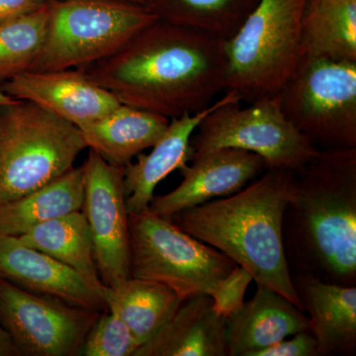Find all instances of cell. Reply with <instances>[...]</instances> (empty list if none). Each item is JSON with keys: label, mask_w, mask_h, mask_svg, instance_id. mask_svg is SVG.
Listing matches in <instances>:
<instances>
[{"label": "cell", "mask_w": 356, "mask_h": 356, "mask_svg": "<svg viewBox=\"0 0 356 356\" xmlns=\"http://www.w3.org/2000/svg\"><path fill=\"white\" fill-rule=\"evenodd\" d=\"M225 41L156 20L109 57L76 70L122 104L177 118L207 108L226 89Z\"/></svg>", "instance_id": "1"}, {"label": "cell", "mask_w": 356, "mask_h": 356, "mask_svg": "<svg viewBox=\"0 0 356 356\" xmlns=\"http://www.w3.org/2000/svg\"><path fill=\"white\" fill-rule=\"evenodd\" d=\"M282 238L290 273L356 286V147L320 149L294 172Z\"/></svg>", "instance_id": "2"}, {"label": "cell", "mask_w": 356, "mask_h": 356, "mask_svg": "<svg viewBox=\"0 0 356 356\" xmlns=\"http://www.w3.org/2000/svg\"><path fill=\"white\" fill-rule=\"evenodd\" d=\"M293 175L292 170L266 168L233 195L181 211L170 220L247 269L255 283L280 293L304 311L293 286L282 238L283 212Z\"/></svg>", "instance_id": "3"}, {"label": "cell", "mask_w": 356, "mask_h": 356, "mask_svg": "<svg viewBox=\"0 0 356 356\" xmlns=\"http://www.w3.org/2000/svg\"><path fill=\"white\" fill-rule=\"evenodd\" d=\"M307 0H259L225 41L226 89L252 103L280 92L304 57L302 16Z\"/></svg>", "instance_id": "4"}, {"label": "cell", "mask_w": 356, "mask_h": 356, "mask_svg": "<svg viewBox=\"0 0 356 356\" xmlns=\"http://www.w3.org/2000/svg\"><path fill=\"white\" fill-rule=\"evenodd\" d=\"M86 146L74 124L27 100L0 106V204L69 172Z\"/></svg>", "instance_id": "5"}, {"label": "cell", "mask_w": 356, "mask_h": 356, "mask_svg": "<svg viewBox=\"0 0 356 356\" xmlns=\"http://www.w3.org/2000/svg\"><path fill=\"white\" fill-rule=\"evenodd\" d=\"M156 20L147 7L128 0H49L46 39L30 72L93 64Z\"/></svg>", "instance_id": "6"}, {"label": "cell", "mask_w": 356, "mask_h": 356, "mask_svg": "<svg viewBox=\"0 0 356 356\" xmlns=\"http://www.w3.org/2000/svg\"><path fill=\"white\" fill-rule=\"evenodd\" d=\"M277 96L287 120L317 149L356 147V62L304 56Z\"/></svg>", "instance_id": "7"}, {"label": "cell", "mask_w": 356, "mask_h": 356, "mask_svg": "<svg viewBox=\"0 0 356 356\" xmlns=\"http://www.w3.org/2000/svg\"><path fill=\"white\" fill-rule=\"evenodd\" d=\"M131 277L156 281L182 299L206 293L238 264L147 208L129 214Z\"/></svg>", "instance_id": "8"}, {"label": "cell", "mask_w": 356, "mask_h": 356, "mask_svg": "<svg viewBox=\"0 0 356 356\" xmlns=\"http://www.w3.org/2000/svg\"><path fill=\"white\" fill-rule=\"evenodd\" d=\"M191 140V156L221 147L259 154L267 168L297 172L320 149L287 120L278 96L262 98L248 106L229 102L208 114Z\"/></svg>", "instance_id": "9"}, {"label": "cell", "mask_w": 356, "mask_h": 356, "mask_svg": "<svg viewBox=\"0 0 356 356\" xmlns=\"http://www.w3.org/2000/svg\"><path fill=\"white\" fill-rule=\"evenodd\" d=\"M100 313L27 291L0 278V324L20 355H81Z\"/></svg>", "instance_id": "10"}, {"label": "cell", "mask_w": 356, "mask_h": 356, "mask_svg": "<svg viewBox=\"0 0 356 356\" xmlns=\"http://www.w3.org/2000/svg\"><path fill=\"white\" fill-rule=\"evenodd\" d=\"M83 166V211L92 238L96 266L103 284L115 287L131 277L125 166L111 165L93 149Z\"/></svg>", "instance_id": "11"}, {"label": "cell", "mask_w": 356, "mask_h": 356, "mask_svg": "<svg viewBox=\"0 0 356 356\" xmlns=\"http://www.w3.org/2000/svg\"><path fill=\"white\" fill-rule=\"evenodd\" d=\"M192 165L180 168L184 180L175 191L154 196L149 209L170 219L181 211L218 197L233 195L266 170L259 154L221 147L192 156Z\"/></svg>", "instance_id": "12"}, {"label": "cell", "mask_w": 356, "mask_h": 356, "mask_svg": "<svg viewBox=\"0 0 356 356\" xmlns=\"http://www.w3.org/2000/svg\"><path fill=\"white\" fill-rule=\"evenodd\" d=\"M0 86L11 97L35 103L76 127L106 116L122 104L113 93L76 69L29 70Z\"/></svg>", "instance_id": "13"}, {"label": "cell", "mask_w": 356, "mask_h": 356, "mask_svg": "<svg viewBox=\"0 0 356 356\" xmlns=\"http://www.w3.org/2000/svg\"><path fill=\"white\" fill-rule=\"evenodd\" d=\"M0 278L27 291L62 300L88 310L102 312L103 295L74 269L21 242L18 236L0 233Z\"/></svg>", "instance_id": "14"}, {"label": "cell", "mask_w": 356, "mask_h": 356, "mask_svg": "<svg viewBox=\"0 0 356 356\" xmlns=\"http://www.w3.org/2000/svg\"><path fill=\"white\" fill-rule=\"evenodd\" d=\"M229 102H242L234 91H226L221 99L195 114H184L170 120L165 132L154 145L151 153L140 154L135 163L124 168V191L129 214L149 207L156 185L191 161V140L199 124L211 112Z\"/></svg>", "instance_id": "15"}, {"label": "cell", "mask_w": 356, "mask_h": 356, "mask_svg": "<svg viewBox=\"0 0 356 356\" xmlns=\"http://www.w3.org/2000/svg\"><path fill=\"white\" fill-rule=\"evenodd\" d=\"M291 277L304 311L308 313L318 356H355L356 286L325 282L306 273H292Z\"/></svg>", "instance_id": "16"}, {"label": "cell", "mask_w": 356, "mask_h": 356, "mask_svg": "<svg viewBox=\"0 0 356 356\" xmlns=\"http://www.w3.org/2000/svg\"><path fill=\"white\" fill-rule=\"evenodd\" d=\"M228 320L198 293L182 300L168 322L134 356H228Z\"/></svg>", "instance_id": "17"}, {"label": "cell", "mask_w": 356, "mask_h": 356, "mask_svg": "<svg viewBox=\"0 0 356 356\" xmlns=\"http://www.w3.org/2000/svg\"><path fill=\"white\" fill-rule=\"evenodd\" d=\"M310 330L305 312L270 288L257 283V291L228 318V356H250L297 332Z\"/></svg>", "instance_id": "18"}, {"label": "cell", "mask_w": 356, "mask_h": 356, "mask_svg": "<svg viewBox=\"0 0 356 356\" xmlns=\"http://www.w3.org/2000/svg\"><path fill=\"white\" fill-rule=\"evenodd\" d=\"M170 119L121 104L111 113L79 126L86 146L109 163L126 166L165 132Z\"/></svg>", "instance_id": "19"}, {"label": "cell", "mask_w": 356, "mask_h": 356, "mask_svg": "<svg viewBox=\"0 0 356 356\" xmlns=\"http://www.w3.org/2000/svg\"><path fill=\"white\" fill-rule=\"evenodd\" d=\"M103 297L107 308L127 325L138 348L161 329L184 300L168 285L134 277L105 286Z\"/></svg>", "instance_id": "20"}, {"label": "cell", "mask_w": 356, "mask_h": 356, "mask_svg": "<svg viewBox=\"0 0 356 356\" xmlns=\"http://www.w3.org/2000/svg\"><path fill=\"white\" fill-rule=\"evenodd\" d=\"M83 166L72 168L62 177L31 193L0 204V233L19 236L50 220L83 210Z\"/></svg>", "instance_id": "21"}, {"label": "cell", "mask_w": 356, "mask_h": 356, "mask_svg": "<svg viewBox=\"0 0 356 356\" xmlns=\"http://www.w3.org/2000/svg\"><path fill=\"white\" fill-rule=\"evenodd\" d=\"M18 238L74 269L103 295L105 285L96 266L92 238L83 210L42 222Z\"/></svg>", "instance_id": "22"}, {"label": "cell", "mask_w": 356, "mask_h": 356, "mask_svg": "<svg viewBox=\"0 0 356 356\" xmlns=\"http://www.w3.org/2000/svg\"><path fill=\"white\" fill-rule=\"evenodd\" d=\"M304 56L356 62V0H307Z\"/></svg>", "instance_id": "23"}, {"label": "cell", "mask_w": 356, "mask_h": 356, "mask_svg": "<svg viewBox=\"0 0 356 356\" xmlns=\"http://www.w3.org/2000/svg\"><path fill=\"white\" fill-rule=\"evenodd\" d=\"M259 0H147L159 20L184 26L222 40L232 38Z\"/></svg>", "instance_id": "24"}, {"label": "cell", "mask_w": 356, "mask_h": 356, "mask_svg": "<svg viewBox=\"0 0 356 356\" xmlns=\"http://www.w3.org/2000/svg\"><path fill=\"white\" fill-rule=\"evenodd\" d=\"M49 22V1L38 10L0 23V83L28 72L36 62Z\"/></svg>", "instance_id": "25"}, {"label": "cell", "mask_w": 356, "mask_h": 356, "mask_svg": "<svg viewBox=\"0 0 356 356\" xmlns=\"http://www.w3.org/2000/svg\"><path fill=\"white\" fill-rule=\"evenodd\" d=\"M138 344L116 313L102 311L84 341L81 355L134 356Z\"/></svg>", "instance_id": "26"}, {"label": "cell", "mask_w": 356, "mask_h": 356, "mask_svg": "<svg viewBox=\"0 0 356 356\" xmlns=\"http://www.w3.org/2000/svg\"><path fill=\"white\" fill-rule=\"evenodd\" d=\"M254 281L252 274L243 266L235 268L218 282L208 295L212 297L213 308L218 315L225 318L233 317L245 303V295L248 285Z\"/></svg>", "instance_id": "27"}, {"label": "cell", "mask_w": 356, "mask_h": 356, "mask_svg": "<svg viewBox=\"0 0 356 356\" xmlns=\"http://www.w3.org/2000/svg\"><path fill=\"white\" fill-rule=\"evenodd\" d=\"M250 356H318L317 339L310 330L297 332L290 339L255 351Z\"/></svg>", "instance_id": "28"}, {"label": "cell", "mask_w": 356, "mask_h": 356, "mask_svg": "<svg viewBox=\"0 0 356 356\" xmlns=\"http://www.w3.org/2000/svg\"><path fill=\"white\" fill-rule=\"evenodd\" d=\"M49 0H0V23L38 10Z\"/></svg>", "instance_id": "29"}, {"label": "cell", "mask_w": 356, "mask_h": 356, "mask_svg": "<svg viewBox=\"0 0 356 356\" xmlns=\"http://www.w3.org/2000/svg\"><path fill=\"white\" fill-rule=\"evenodd\" d=\"M20 356L8 332L0 324V356Z\"/></svg>", "instance_id": "30"}, {"label": "cell", "mask_w": 356, "mask_h": 356, "mask_svg": "<svg viewBox=\"0 0 356 356\" xmlns=\"http://www.w3.org/2000/svg\"><path fill=\"white\" fill-rule=\"evenodd\" d=\"M15 98L11 97L8 95H6L3 90H2L1 86H0V106L6 105L7 103L13 102Z\"/></svg>", "instance_id": "31"}, {"label": "cell", "mask_w": 356, "mask_h": 356, "mask_svg": "<svg viewBox=\"0 0 356 356\" xmlns=\"http://www.w3.org/2000/svg\"><path fill=\"white\" fill-rule=\"evenodd\" d=\"M128 1L134 2V3L140 4V6H144L146 4L147 0H128Z\"/></svg>", "instance_id": "32"}]
</instances>
